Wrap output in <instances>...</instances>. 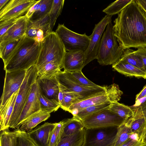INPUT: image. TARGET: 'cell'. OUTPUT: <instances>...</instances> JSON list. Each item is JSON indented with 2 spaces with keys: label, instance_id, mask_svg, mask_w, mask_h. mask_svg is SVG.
Returning a JSON list of instances; mask_svg holds the SVG:
<instances>
[{
  "label": "cell",
  "instance_id": "cell-1",
  "mask_svg": "<svg viewBox=\"0 0 146 146\" xmlns=\"http://www.w3.org/2000/svg\"><path fill=\"white\" fill-rule=\"evenodd\" d=\"M113 22L114 35L123 49L146 48V13L135 0L118 14Z\"/></svg>",
  "mask_w": 146,
  "mask_h": 146
},
{
  "label": "cell",
  "instance_id": "cell-2",
  "mask_svg": "<svg viewBox=\"0 0 146 146\" xmlns=\"http://www.w3.org/2000/svg\"><path fill=\"white\" fill-rule=\"evenodd\" d=\"M41 43L25 35L23 37L4 63V70L5 71L27 70L36 65Z\"/></svg>",
  "mask_w": 146,
  "mask_h": 146
},
{
  "label": "cell",
  "instance_id": "cell-3",
  "mask_svg": "<svg viewBox=\"0 0 146 146\" xmlns=\"http://www.w3.org/2000/svg\"><path fill=\"white\" fill-rule=\"evenodd\" d=\"M111 22L107 25L100 42L97 59L102 65L113 64L121 58L123 49L119 45L115 36Z\"/></svg>",
  "mask_w": 146,
  "mask_h": 146
},
{
  "label": "cell",
  "instance_id": "cell-4",
  "mask_svg": "<svg viewBox=\"0 0 146 146\" xmlns=\"http://www.w3.org/2000/svg\"><path fill=\"white\" fill-rule=\"evenodd\" d=\"M66 52L57 35L55 32H52L46 35L41 43L40 52L36 65L37 68L52 61L57 62L62 68L63 60Z\"/></svg>",
  "mask_w": 146,
  "mask_h": 146
},
{
  "label": "cell",
  "instance_id": "cell-5",
  "mask_svg": "<svg viewBox=\"0 0 146 146\" xmlns=\"http://www.w3.org/2000/svg\"><path fill=\"white\" fill-rule=\"evenodd\" d=\"M38 77L37 69L36 65L27 70L22 84L19 90L12 114L9 120V128L15 129L19 119L28 97L33 84Z\"/></svg>",
  "mask_w": 146,
  "mask_h": 146
},
{
  "label": "cell",
  "instance_id": "cell-6",
  "mask_svg": "<svg viewBox=\"0 0 146 146\" xmlns=\"http://www.w3.org/2000/svg\"><path fill=\"white\" fill-rule=\"evenodd\" d=\"M55 32L63 43L66 51L85 52L89 44L91 37L85 33L80 34L67 28L64 24H58Z\"/></svg>",
  "mask_w": 146,
  "mask_h": 146
},
{
  "label": "cell",
  "instance_id": "cell-7",
  "mask_svg": "<svg viewBox=\"0 0 146 146\" xmlns=\"http://www.w3.org/2000/svg\"><path fill=\"white\" fill-rule=\"evenodd\" d=\"M123 92L118 85L113 84L107 86L106 91L101 93L73 104L69 108L68 112L73 116L79 110L88 107L110 101L118 102L121 98Z\"/></svg>",
  "mask_w": 146,
  "mask_h": 146
},
{
  "label": "cell",
  "instance_id": "cell-8",
  "mask_svg": "<svg viewBox=\"0 0 146 146\" xmlns=\"http://www.w3.org/2000/svg\"><path fill=\"white\" fill-rule=\"evenodd\" d=\"M109 106L90 115L82 120L84 127L90 129L118 127L125 120L111 111Z\"/></svg>",
  "mask_w": 146,
  "mask_h": 146
},
{
  "label": "cell",
  "instance_id": "cell-9",
  "mask_svg": "<svg viewBox=\"0 0 146 146\" xmlns=\"http://www.w3.org/2000/svg\"><path fill=\"white\" fill-rule=\"evenodd\" d=\"M56 78L59 84L79 96L81 101L104 92L107 89V86L91 87L83 86L72 77L69 72L61 70Z\"/></svg>",
  "mask_w": 146,
  "mask_h": 146
},
{
  "label": "cell",
  "instance_id": "cell-10",
  "mask_svg": "<svg viewBox=\"0 0 146 146\" xmlns=\"http://www.w3.org/2000/svg\"><path fill=\"white\" fill-rule=\"evenodd\" d=\"M117 127L86 129L84 146H114Z\"/></svg>",
  "mask_w": 146,
  "mask_h": 146
},
{
  "label": "cell",
  "instance_id": "cell-11",
  "mask_svg": "<svg viewBox=\"0 0 146 146\" xmlns=\"http://www.w3.org/2000/svg\"><path fill=\"white\" fill-rule=\"evenodd\" d=\"M112 16L107 15L97 24L95 25L91 40L86 50L84 52V67L90 62L97 59L98 52L102 35L107 25L111 22Z\"/></svg>",
  "mask_w": 146,
  "mask_h": 146
},
{
  "label": "cell",
  "instance_id": "cell-12",
  "mask_svg": "<svg viewBox=\"0 0 146 146\" xmlns=\"http://www.w3.org/2000/svg\"><path fill=\"white\" fill-rule=\"evenodd\" d=\"M27 70L5 71L3 91L0 99V109L12 95L19 90L25 78Z\"/></svg>",
  "mask_w": 146,
  "mask_h": 146
},
{
  "label": "cell",
  "instance_id": "cell-13",
  "mask_svg": "<svg viewBox=\"0 0 146 146\" xmlns=\"http://www.w3.org/2000/svg\"><path fill=\"white\" fill-rule=\"evenodd\" d=\"M37 1L35 0H10L0 10V22L23 16Z\"/></svg>",
  "mask_w": 146,
  "mask_h": 146
},
{
  "label": "cell",
  "instance_id": "cell-14",
  "mask_svg": "<svg viewBox=\"0 0 146 146\" xmlns=\"http://www.w3.org/2000/svg\"><path fill=\"white\" fill-rule=\"evenodd\" d=\"M40 93L39 87L36 81L31 87L28 99L15 125V129H19L24 121L32 114L41 110L39 100Z\"/></svg>",
  "mask_w": 146,
  "mask_h": 146
},
{
  "label": "cell",
  "instance_id": "cell-15",
  "mask_svg": "<svg viewBox=\"0 0 146 146\" xmlns=\"http://www.w3.org/2000/svg\"><path fill=\"white\" fill-rule=\"evenodd\" d=\"M132 108L133 111L132 115L125 120L129 125L133 134L131 138L141 142L146 132V119L140 107Z\"/></svg>",
  "mask_w": 146,
  "mask_h": 146
},
{
  "label": "cell",
  "instance_id": "cell-16",
  "mask_svg": "<svg viewBox=\"0 0 146 146\" xmlns=\"http://www.w3.org/2000/svg\"><path fill=\"white\" fill-rule=\"evenodd\" d=\"M56 125V123L45 122L27 132L29 137L38 146H48L50 134Z\"/></svg>",
  "mask_w": 146,
  "mask_h": 146
},
{
  "label": "cell",
  "instance_id": "cell-17",
  "mask_svg": "<svg viewBox=\"0 0 146 146\" xmlns=\"http://www.w3.org/2000/svg\"><path fill=\"white\" fill-rule=\"evenodd\" d=\"M84 52L66 51L62 62L64 71L72 72L82 70L84 67Z\"/></svg>",
  "mask_w": 146,
  "mask_h": 146
},
{
  "label": "cell",
  "instance_id": "cell-18",
  "mask_svg": "<svg viewBox=\"0 0 146 146\" xmlns=\"http://www.w3.org/2000/svg\"><path fill=\"white\" fill-rule=\"evenodd\" d=\"M29 20L25 15L18 17L15 23L0 38V42L20 38L25 35Z\"/></svg>",
  "mask_w": 146,
  "mask_h": 146
},
{
  "label": "cell",
  "instance_id": "cell-19",
  "mask_svg": "<svg viewBox=\"0 0 146 146\" xmlns=\"http://www.w3.org/2000/svg\"><path fill=\"white\" fill-rule=\"evenodd\" d=\"M36 81L42 94L47 98L56 100L59 103V83L56 77L51 79H41L38 77Z\"/></svg>",
  "mask_w": 146,
  "mask_h": 146
},
{
  "label": "cell",
  "instance_id": "cell-20",
  "mask_svg": "<svg viewBox=\"0 0 146 146\" xmlns=\"http://www.w3.org/2000/svg\"><path fill=\"white\" fill-rule=\"evenodd\" d=\"M49 13L38 19L29 20L25 35L29 38H33L35 36L38 31L41 29L44 31L45 37L49 34Z\"/></svg>",
  "mask_w": 146,
  "mask_h": 146
},
{
  "label": "cell",
  "instance_id": "cell-21",
  "mask_svg": "<svg viewBox=\"0 0 146 146\" xmlns=\"http://www.w3.org/2000/svg\"><path fill=\"white\" fill-rule=\"evenodd\" d=\"M19 90L14 93L4 106L0 109V131L9 129V122L12 114Z\"/></svg>",
  "mask_w": 146,
  "mask_h": 146
},
{
  "label": "cell",
  "instance_id": "cell-22",
  "mask_svg": "<svg viewBox=\"0 0 146 146\" xmlns=\"http://www.w3.org/2000/svg\"><path fill=\"white\" fill-rule=\"evenodd\" d=\"M50 113L46 110H42L35 113L22 122L19 129L26 132L32 130L40 123L49 118Z\"/></svg>",
  "mask_w": 146,
  "mask_h": 146
},
{
  "label": "cell",
  "instance_id": "cell-23",
  "mask_svg": "<svg viewBox=\"0 0 146 146\" xmlns=\"http://www.w3.org/2000/svg\"><path fill=\"white\" fill-rule=\"evenodd\" d=\"M112 67L119 73L127 76L146 78V72L120 60L112 64Z\"/></svg>",
  "mask_w": 146,
  "mask_h": 146
},
{
  "label": "cell",
  "instance_id": "cell-24",
  "mask_svg": "<svg viewBox=\"0 0 146 146\" xmlns=\"http://www.w3.org/2000/svg\"><path fill=\"white\" fill-rule=\"evenodd\" d=\"M62 68V66L57 62L54 61L49 62L37 68L38 78L45 79L54 78Z\"/></svg>",
  "mask_w": 146,
  "mask_h": 146
},
{
  "label": "cell",
  "instance_id": "cell-25",
  "mask_svg": "<svg viewBox=\"0 0 146 146\" xmlns=\"http://www.w3.org/2000/svg\"><path fill=\"white\" fill-rule=\"evenodd\" d=\"M86 129L61 139L57 146H84L85 141Z\"/></svg>",
  "mask_w": 146,
  "mask_h": 146
},
{
  "label": "cell",
  "instance_id": "cell-26",
  "mask_svg": "<svg viewBox=\"0 0 146 146\" xmlns=\"http://www.w3.org/2000/svg\"><path fill=\"white\" fill-rule=\"evenodd\" d=\"M64 120V127L62 138L76 133L84 128L82 121L76 116Z\"/></svg>",
  "mask_w": 146,
  "mask_h": 146
},
{
  "label": "cell",
  "instance_id": "cell-27",
  "mask_svg": "<svg viewBox=\"0 0 146 146\" xmlns=\"http://www.w3.org/2000/svg\"><path fill=\"white\" fill-rule=\"evenodd\" d=\"M123 54L119 60L129 64L146 72L144 66L141 59L130 48L123 49Z\"/></svg>",
  "mask_w": 146,
  "mask_h": 146
},
{
  "label": "cell",
  "instance_id": "cell-28",
  "mask_svg": "<svg viewBox=\"0 0 146 146\" xmlns=\"http://www.w3.org/2000/svg\"><path fill=\"white\" fill-rule=\"evenodd\" d=\"M132 133L130 127L126 120L117 128L114 146H121L129 138Z\"/></svg>",
  "mask_w": 146,
  "mask_h": 146
},
{
  "label": "cell",
  "instance_id": "cell-29",
  "mask_svg": "<svg viewBox=\"0 0 146 146\" xmlns=\"http://www.w3.org/2000/svg\"><path fill=\"white\" fill-rule=\"evenodd\" d=\"M64 2V0H53L52 8L49 13L50 20L48 34L52 32L56 19L62 12Z\"/></svg>",
  "mask_w": 146,
  "mask_h": 146
},
{
  "label": "cell",
  "instance_id": "cell-30",
  "mask_svg": "<svg viewBox=\"0 0 146 146\" xmlns=\"http://www.w3.org/2000/svg\"><path fill=\"white\" fill-rule=\"evenodd\" d=\"M109 109L125 120L131 117L133 113L132 108L118 102H111Z\"/></svg>",
  "mask_w": 146,
  "mask_h": 146
},
{
  "label": "cell",
  "instance_id": "cell-31",
  "mask_svg": "<svg viewBox=\"0 0 146 146\" xmlns=\"http://www.w3.org/2000/svg\"><path fill=\"white\" fill-rule=\"evenodd\" d=\"M111 102L108 101L102 103L91 106L78 111L75 116L82 120L87 116L108 107Z\"/></svg>",
  "mask_w": 146,
  "mask_h": 146
},
{
  "label": "cell",
  "instance_id": "cell-32",
  "mask_svg": "<svg viewBox=\"0 0 146 146\" xmlns=\"http://www.w3.org/2000/svg\"><path fill=\"white\" fill-rule=\"evenodd\" d=\"M21 38L0 42V56L4 63L6 62Z\"/></svg>",
  "mask_w": 146,
  "mask_h": 146
},
{
  "label": "cell",
  "instance_id": "cell-33",
  "mask_svg": "<svg viewBox=\"0 0 146 146\" xmlns=\"http://www.w3.org/2000/svg\"><path fill=\"white\" fill-rule=\"evenodd\" d=\"M133 0H118L110 4L103 11L108 15L119 14L128 4Z\"/></svg>",
  "mask_w": 146,
  "mask_h": 146
},
{
  "label": "cell",
  "instance_id": "cell-34",
  "mask_svg": "<svg viewBox=\"0 0 146 146\" xmlns=\"http://www.w3.org/2000/svg\"><path fill=\"white\" fill-rule=\"evenodd\" d=\"M64 127V120L56 123V125L50 134L48 146H57L60 141Z\"/></svg>",
  "mask_w": 146,
  "mask_h": 146
},
{
  "label": "cell",
  "instance_id": "cell-35",
  "mask_svg": "<svg viewBox=\"0 0 146 146\" xmlns=\"http://www.w3.org/2000/svg\"><path fill=\"white\" fill-rule=\"evenodd\" d=\"M62 86L64 92V106L62 109L68 111L69 108L73 104L81 100L80 97L77 94Z\"/></svg>",
  "mask_w": 146,
  "mask_h": 146
},
{
  "label": "cell",
  "instance_id": "cell-36",
  "mask_svg": "<svg viewBox=\"0 0 146 146\" xmlns=\"http://www.w3.org/2000/svg\"><path fill=\"white\" fill-rule=\"evenodd\" d=\"M39 100L42 110H46L51 113L57 111L60 108V105L57 101L47 98L42 94L41 92Z\"/></svg>",
  "mask_w": 146,
  "mask_h": 146
},
{
  "label": "cell",
  "instance_id": "cell-37",
  "mask_svg": "<svg viewBox=\"0 0 146 146\" xmlns=\"http://www.w3.org/2000/svg\"><path fill=\"white\" fill-rule=\"evenodd\" d=\"M53 0H42L39 9L35 12L31 19V20L40 19L49 13L53 3Z\"/></svg>",
  "mask_w": 146,
  "mask_h": 146
},
{
  "label": "cell",
  "instance_id": "cell-38",
  "mask_svg": "<svg viewBox=\"0 0 146 146\" xmlns=\"http://www.w3.org/2000/svg\"><path fill=\"white\" fill-rule=\"evenodd\" d=\"M70 72L72 77L83 86L91 87H98L100 86L96 84L87 78L83 74L82 70Z\"/></svg>",
  "mask_w": 146,
  "mask_h": 146
},
{
  "label": "cell",
  "instance_id": "cell-39",
  "mask_svg": "<svg viewBox=\"0 0 146 146\" xmlns=\"http://www.w3.org/2000/svg\"><path fill=\"white\" fill-rule=\"evenodd\" d=\"M17 129V146H38L29 137L26 131Z\"/></svg>",
  "mask_w": 146,
  "mask_h": 146
},
{
  "label": "cell",
  "instance_id": "cell-40",
  "mask_svg": "<svg viewBox=\"0 0 146 146\" xmlns=\"http://www.w3.org/2000/svg\"><path fill=\"white\" fill-rule=\"evenodd\" d=\"M18 18L9 19L0 22V38L15 23Z\"/></svg>",
  "mask_w": 146,
  "mask_h": 146
},
{
  "label": "cell",
  "instance_id": "cell-41",
  "mask_svg": "<svg viewBox=\"0 0 146 146\" xmlns=\"http://www.w3.org/2000/svg\"><path fill=\"white\" fill-rule=\"evenodd\" d=\"M135 53L142 61L146 72V48H138L135 51Z\"/></svg>",
  "mask_w": 146,
  "mask_h": 146
},
{
  "label": "cell",
  "instance_id": "cell-42",
  "mask_svg": "<svg viewBox=\"0 0 146 146\" xmlns=\"http://www.w3.org/2000/svg\"><path fill=\"white\" fill-rule=\"evenodd\" d=\"M121 146H144V145L142 142L130 138Z\"/></svg>",
  "mask_w": 146,
  "mask_h": 146
},
{
  "label": "cell",
  "instance_id": "cell-43",
  "mask_svg": "<svg viewBox=\"0 0 146 146\" xmlns=\"http://www.w3.org/2000/svg\"><path fill=\"white\" fill-rule=\"evenodd\" d=\"M59 83V82H58ZM59 92L58 96L59 103L60 105V108L62 109L64 106V92L62 85L59 83Z\"/></svg>",
  "mask_w": 146,
  "mask_h": 146
},
{
  "label": "cell",
  "instance_id": "cell-44",
  "mask_svg": "<svg viewBox=\"0 0 146 146\" xmlns=\"http://www.w3.org/2000/svg\"><path fill=\"white\" fill-rule=\"evenodd\" d=\"M44 31L43 30L40 29L38 31L35 36L33 39L37 42L41 43L44 40Z\"/></svg>",
  "mask_w": 146,
  "mask_h": 146
},
{
  "label": "cell",
  "instance_id": "cell-45",
  "mask_svg": "<svg viewBox=\"0 0 146 146\" xmlns=\"http://www.w3.org/2000/svg\"><path fill=\"white\" fill-rule=\"evenodd\" d=\"M39 0L37 1V2L33 5L31 6L28 10L25 15L29 19H30L34 13H35L36 7L38 5Z\"/></svg>",
  "mask_w": 146,
  "mask_h": 146
},
{
  "label": "cell",
  "instance_id": "cell-46",
  "mask_svg": "<svg viewBox=\"0 0 146 146\" xmlns=\"http://www.w3.org/2000/svg\"><path fill=\"white\" fill-rule=\"evenodd\" d=\"M146 96V85L141 91L136 96V100L140 99Z\"/></svg>",
  "mask_w": 146,
  "mask_h": 146
},
{
  "label": "cell",
  "instance_id": "cell-47",
  "mask_svg": "<svg viewBox=\"0 0 146 146\" xmlns=\"http://www.w3.org/2000/svg\"><path fill=\"white\" fill-rule=\"evenodd\" d=\"M135 1L146 13V0H136Z\"/></svg>",
  "mask_w": 146,
  "mask_h": 146
},
{
  "label": "cell",
  "instance_id": "cell-48",
  "mask_svg": "<svg viewBox=\"0 0 146 146\" xmlns=\"http://www.w3.org/2000/svg\"><path fill=\"white\" fill-rule=\"evenodd\" d=\"M146 102V96L140 99L135 100V102L132 107H136Z\"/></svg>",
  "mask_w": 146,
  "mask_h": 146
},
{
  "label": "cell",
  "instance_id": "cell-49",
  "mask_svg": "<svg viewBox=\"0 0 146 146\" xmlns=\"http://www.w3.org/2000/svg\"><path fill=\"white\" fill-rule=\"evenodd\" d=\"M138 106L141 108L143 116L146 119V102Z\"/></svg>",
  "mask_w": 146,
  "mask_h": 146
},
{
  "label": "cell",
  "instance_id": "cell-50",
  "mask_svg": "<svg viewBox=\"0 0 146 146\" xmlns=\"http://www.w3.org/2000/svg\"><path fill=\"white\" fill-rule=\"evenodd\" d=\"M9 1L10 0H0V10H1Z\"/></svg>",
  "mask_w": 146,
  "mask_h": 146
},
{
  "label": "cell",
  "instance_id": "cell-51",
  "mask_svg": "<svg viewBox=\"0 0 146 146\" xmlns=\"http://www.w3.org/2000/svg\"><path fill=\"white\" fill-rule=\"evenodd\" d=\"M141 142L144 146H146V132L142 139Z\"/></svg>",
  "mask_w": 146,
  "mask_h": 146
}]
</instances>
